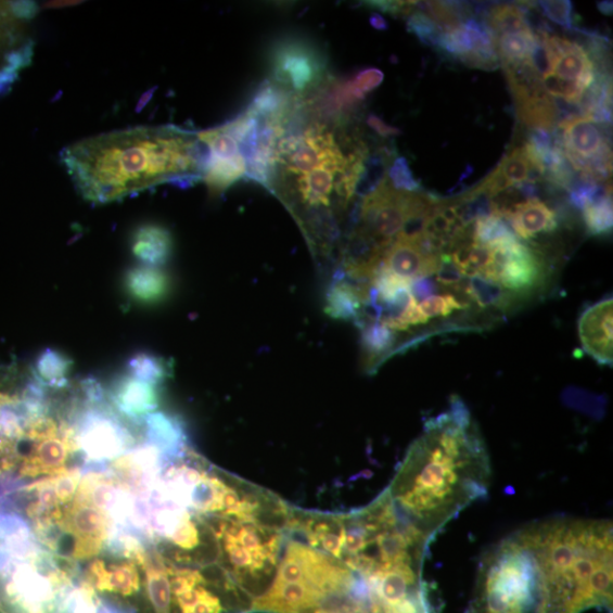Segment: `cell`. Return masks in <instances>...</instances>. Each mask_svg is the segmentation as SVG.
<instances>
[{
	"mask_svg": "<svg viewBox=\"0 0 613 613\" xmlns=\"http://www.w3.org/2000/svg\"><path fill=\"white\" fill-rule=\"evenodd\" d=\"M18 80V72L9 66L0 67V95H5Z\"/></svg>",
	"mask_w": 613,
	"mask_h": 613,
	"instance_id": "48",
	"label": "cell"
},
{
	"mask_svg": "<svg viewBox=\"0 0 613 613\" xmlns=\"http://www.w3.org/2000/svg\"><path fill=\"white\" fill-rule=\"evenodd\" d=\"M436 282L446 289L456 290L462 282L463 277L451 261L449 255L440 256V265L436 273Z\"/></svg>",
	"mask_w": 613,
	"mask_h": 613,
	"instance_id": "42",
	"label": "cell"
},
{
	"mask_svg": "<svg viewBox=\"0 0 613 613\" xmlns=\"http://www.w3.org/2000/svg\"><path fill=\"white\" fill-rule=\"evenodd\" d=\"M166 541L186 552L194 551L202 545V532L190 511L171 529Z\"/></svg>",
	"mask_w": 613,
	"mask_h": 613,
	"instance_id": "32",
	"label": "cell"
},
{
	"mask_svg": "<svg viewBox=\"0 0 613 613\" xmlns=\"http://www.w3.org/2000/svg\"><path fill=\"white\" fill-rule=\"evenodd\" d=\"M583 217L588 233L592 235L610 233L613 226L611 194L596 203L586 205L583 208Z\"/></svg>",
	"mask_w": 613,
	"mask_h": 613,
	"instance_id": "30",
	"label": "cell"
},
{
	"mask_svg": "<svg viewBox=\"0 0 613 613\" xmlns=\"http://www.w3.org/2000/svg\"><path fill=\"white\" fill-rule=\"evenodd\" d=\"M127 370L129 376L157 386L169 376L171 367L159 357L141 353L128 361Z\"/></svg>",
	"mask_w": 613,
	"mask_h": 613,
	"instance_id": "26",
	"label": "cell"
},
{
	"mask_svg": "<svg viewBox=\"0 0 613 613\" xmlns=\"http://www.w3.org/2000/svg\"><path fill=\"white\" fill-rule=\"evenodd\" d=\"M612 586L611 521L551 519L484 554L465 613H583L611 606Z\"/></svg>",
	"mask_w": 613,
	"mask_h": 613,
	"instance_id": "1",
	"label": "cell"
},
{
	"mask_svg": "<svg viewBox=\"0 0 613 613\" xmlns=\"http://www.w3.org/2000/svg\"><path fill=\"white\" fill-rule=\"evenodd\" d=\"M370 23L375 30L386 31L388 29L387 21L380 13H373L370 17Z\"/></svg>",
	"mask_w": 613,
	"mask_h": 613,
	"instance_id": "50",
	"label": "cell"
},
{
	"mask_svg": "<svg viewBox=\"0 0 613 613\" xmlns=\"http://www.w3.org/2000/svg\"><path fill=\"white\" fill-rule=\"evenodd\" d=\"M131 251L144 266L161 267L174 252V239L161 226H142L132 235Z\"/></svg>",
	"mask_w": 613,
	"mask_h": 613,
	"instance_id": "20",
	"label": "cell"
},
{
	"mask_svg": "<svg viewBox=\"0 0 613 613\" xmlns=\"http://www.w3.org/2000/svg\"><path fill=\"white\" fill-rule=\"evenodd\" d=\"M542 86L550 97L577 105H579L585 92L576 81L561 79L554 76L553 73L542 78Z\"/></svg>",
	"mask_w": 613,
	"mask_h": 613,
	"instance_id": "36",
	"label": "cell"
},
{
	"mask_svg": "<svg viewBox=\"0 0 613 613\" xmlns=\"http://www.w3.org/2000/svg\"><path fill=\"white\" fill-rule=\"evenodd\" d=\"M73 361L64 354L46 349L35 365L36 380L48 387L61 388L67 385Z\"/></svg>",
	"mask_w": 613,
	"mask_h": 613,
	"instance_id": "25",
	"label": "cell"
},
{
	"mask_svg": "<svg viewBox=\"0 0 613 613\" xmlns=\"http://www.w3.org/2000/svg\"><path fill=\"white\" fill-rule=\"evenodd\" d=\"M125 286L131 299L144 306H154L169 296L171 282L161 267L139 266L127 273Z\"/></svg>",
	"mask_w": 613,
	"mask_h": 613,
	"instance_id": "18",
	"label": "cell"
},
{
	"mask_svg": "<svg viewBox=\"0 0 613 613\" xmlns=\"http://www.w3.org/2000/svg\"><path fill=\"white\" fill-rule=\"evenodd\" d=\"M26 436V435H24ZM33 451L23 459L21 474L28 477L55 476L68 469V456L77 452L75 435L71 426L62 425L56 431L40 437H29Z\"/></svg>",
	"mask_w": 613,
	"mask_h": 613,
	"instance_id": "10",
	"label": "cell"
},
{
	"mask_svg": "<svg viewBox=\"0 0 613 613\" xmlns=\"http://www.w3.org/2000/svg\"><path fill=\"white\" fill-rule=\"evenodd\" d=\"M146 443L156 447L167 461H176L188 452L187 436L175 417L153 412L145 417Z\"/></svg>",
	"mask_w": 613,
	"mask_h": 613,
	"instance_id": "17",
	"label": "cell"
},
{
	"mask_svg": "<svg viewBox=\"0 0 613 613\" xmlns=\"http://www.w3.org/2000/svg\"><path fill=\"white\" fill-rule=\"evenodd\" d=\"M62 511L60 523L66 535L75 542L73 559L86 560L100 553L112 528V521L100 509L72 502Z\"/></svg>",
	"mask_w": 613,
	"mask_h": 613,
	"instance_id": "9",
	"label": "cell"
},
{
	"mask_svg": "<svg viewBox=\"0 0 613 613\" xmlns=\"http://www.w3.org/2000/svg\"><path fill=\"white\" fill-rule=\"evenodd\" d=\"M81 2H49L44 4L46 9H63L68 7H76Z\"/></svg>",
	"mask_w": 613,
	"mask_h": 613,
	"instance_id": "52",
	"label": "cell"
},
{
	"mask_svg": "<svg viewBox=\"0 0 613 613\" xmlns=\"http://www.w3.org/2000/svg\"><path fill=\"white\" fill-rule=\"evenodd\" d=\"M422 312L431 320L434 317H447L456 310L465 308L452 293L432 296L420 304Z\"/></svg>",
	"mask_w": 613,
	"mask_h": 613,
	"instance_id": "38",
	"label": "cell"
},
{
	"mask_svg": "<svg viewBox=\"0 0 613 613\" xmlns=\"http://www.w3.org/2000/svg\"><path fill=\"white\" fill-rule=\"evenodd\" d=\"M271 73L276 85L288 90L305 92L325 78L327 61L318 49L304 39L285 38L272 48Z\"/></svg>",
	"mask_w": 613,
	"mask_h": 613,
	"instance_id": "8",
	"label": "cell"
},
{
	"mask_svg": "<svg viewBox=\"0 0 613 613\" xmlns=\"http://www.w3.org/2000/svg\"><path fill=\"white\" fill-rule=\"evenodd\" d=\"M612 298L587 308L580 316L578 333L583 349L601 365L612 366Z\"/></svg>",
	"mask_w": 613,
	"mask_h": 613,
	"instance_id": "13",
	"label": "cell"
},
{
	"mask_svg": "<svg viewBox=\"0 0 613 613\" xmlns=\"http://www.w3.org/2000/svg\"><path fill=\"white\" fill-rule=\"evenodd\" d=\"M54 477V486L59 502L66 506L75 500L82 477L80 469L67 470Z\"/></svg>",
	"mask_w": 613,
	"mask_h": 613,
	"instance_id": "37",
	"label": "cell"
},
{
	"mask_svg": "<svg viewBox=\"0 0 613 613\" xmlns=\"http://www.w3.org/2000/svg\"><path fill=\"white\" fill-rule=\"evenodd\" d=\"M304 613H370L365 604L353 597L331 599Z\"/></svg>",
	"mask_w": 613,
	"mask_h": 613,
	"instance_id": "41",
	"label": "cell"
},
{
	"mask_svg": "<svg viewBox=\"0 0 613 613\" xmlns=\"http://www.w3.org/2000/svg\"><path fill=\"white\" fill-rule=\"evenodd\" d=\"M520 120L531 130L554 131L557 123L562 122L554 100L546 91L518 101Z\"/></svg>",
	"mask_w": 613,
	"mask_h": 613,
	"instance_id": "22",
	"label": "cell"
},
{
	"mask_svg": "<svg viewBox=\"0 0 613 613\" xmlns=\"http://www.w3.org/2000/svg\"><path fill=\"white\" fill-rule=\"evenodd\" d=\"M532 169L525 145H522L510 151L496 170L510 187H514L528 182Z\"/></svg>",
	"mask_w": 613,
	"mask_h": 613,
	"instance_id": "29",
	"label": "cell"
},
{
	"mask_svg": "<svg viewBox=\"0 0 613 613\" xmlns=\"http://www.w3.org/2000/svg\"><path fill=\"white\" fill-rule=\"evenodd\" d=\"M598 9L604 15H612L613 12L612 2H600L598 3Z\"/></svg>",
	"mask_w": 613,
	"mask_h": 613,
	"instance_id": "53",
	"label": "cell"
},
{
	"mask_svg": "<svg viewBox=\"0 0 613 613\" xmlns=\"http://www.w3.org/2000/svg\"><path fill=\"white\" fill-rule=\"evenodd\" d=\"M95 611L97 613H130L120 605L100 598H98Z\"/></svg>",
	"mask_w": 613,
	"mask_h": 613,
	"instance_id": "49",
	"label": "cell"
},
{
	"mask_svg": "<svg viewBox=\"0 0 613 613\" xmlns=\"http://www.w3.org/2000/svg\"><path fill=\"white\" fill-rule=\"evenodd\" d=\"M389 154L386 150L374 154L371 158L366 159L362 175L356 188V194L366 197L367 194L373 192L385 179V171Z\"/></svg>",
	"mask_w": 613,
	"mask_h": 613,
	"instance_id": "31",
	"label": "cell"
},
{
	"mask_svg": "<svg viewBox=\"0 0 613 613\" xmlns=\"http://www.w3.org/2000/svg\"><path fill=\"white\" fill-rule=\"evenodd\" d=\"M384 80L383 72L379 68H367L358 73L354 80L353 86L363 95L368 92L375 90Z\"/></svg>",
	"mask_w": 613,
	"mask_h": 613,
	"instance_id": "44",
	"label": "cell"
},
{
	"mask_svg": "<svg viewBox=\"0 0 613 613\" xmlns=\"http://www.w3.org/2000/svg\"><path fill=\"white\" fill-rule=\"evenodd\" d=\"M486 23L495 36L531 33L519 5H497L490 9Z\"/></svg>",
	"mask_w": 613,
	"mask_h": 613,
	"instance_id": "28",
	"label": "cell"
},
{
	"mask_svg": "<svg viewBox=\"0 0 613 613\" xmlns=\"http://www.w3.org/2000/svg\"><path fill=\"white\" fill-rule=\"evenodd\" d=\"M12 15L22 22L31 21L39 12V7L34 2H10Z\"/></svg>",
	"mask_w": 613,
	"mask_h": 613,
	"instance_id": "45",
	"label": "cell"
},
{
	"mask_svg": "<svg viewBox=\"0 0 613 613\" xmlns=\"http://www.w3.org/2000/svg\"><path fill=\"white\" fill-rule=\"evenodd\" d=\"M166 462L168 461L156 447L145 443L115 459L112 473L129 486L135 495H144L156 488Z\"/></svg>",
	"mask_w": 613,
	"mask_h": 613,
	"instance_id": "11",
	"label": "cell"
},
{
	"mask_svg": "<svg viewBox=\"0 0 613 613\" xmlns=\"http://www.w3.org/2000/svg\"><path fill=\"white\" fill-rule=\"evenodd\" d=\"M215 526L225 571L253 602L276 577L285 539L283 527L254 520H218Z\"/></svg>",
	"mask_w": 613,
	"mask_h": 613,
	"instance_id": "4",
	"label": "cell"
},
{
	"mask_svg": "<svg viewBox=\"0 0 613 613\" xmlns=\"http://www.w3.org/2000/svg\"><path fill=\"white\" fill-rule=\"evenodd\" d=\"M461 290L471 304L473 303L481 308H496L501 311H508L512 307L519 306L523 298L520 294L508 291L482 277H474L462 283Z\"/></svg>",
	"mask_w": 613,
	"mask_h": 613,
	"instance_id": "21",
	"label": "cell"
},
{
	"mask_svg": "<svg viewBox=\"0 0 613 613\" xmlns=\"http://www.w3.org/2000/svg\"><path fill=\"white\" fill-rule=\"evenodd\" d=\"M34 58V42L31 40L24 42L22 46L13 49L5 59L4 66H9L18 72L29 67Z\"/></svg>",
	"mask_w": 613,
	"mask_h": 613,
	"instance_id": "43",
	"label": "cell"
},
{
	"mask_svg": "<svg viewBox=\"0 0 613 613\" xmlns=\"http://www.w3.org/2000/svg\"><path fill=\"white\" fill-rule=\"evenodd\" d=\"M371 304V285L352 281L335 271L327 292L325 314L334 320L354 322Z\"/></svg>",
	"mask_w": 613,
	"mask_h": 613,
	"instance_id": "14",
	"label": "cell"
},
{
	"mask_svg": "<svg viewBox=\"0 0 613 613\" xmlns=\"http://www.w3.org/2000/svg\"><path fill=\"white\" fill-rule=\"evenodd\" d=\"M490 461L468 406L458 397L430 420L387 488L401 516L432 538L487 495Z\"/></svg>",
	"mask_w": 613,
	"mask_h": 613,
	"instance_id": "2",
	"label": "cell"
},
{
	"mask_svg": "<svg viewBox=\"0 0 613 613\" xmlns=\"http://www.w3.org/2000/svg\"><path fill=\"white\" fill-rule=\"evenodd\" d=\"M440 256L426 252L422 247V242H411L396 237L383 252L378 271L383 269L412 283L435 276L440 265Z\"/></svg>",
	"mask_w": 613,
	"mask_h": 613,
	"instance_id": "12",
	"label": "cell"
},
{
	"mask_svg": "<svg viewBox=\"0 0 613 613\" xmlns=\"http://www.w3.org/2000/svg\"><path fill=\"white\" fill-rule=\"evenodd\" d=\"M535 43L532 33L496 36L497 53L503 65L528 62Z\"/></svg>",
	"mask_w": 613,
	"mask_h": 613,
	"instance_id": "27",
	"label": "cell"
},
{
	"mask_svg": "<svg viewBox=\"0 0 613 613\" xmlns=\"http://www.w3.org/2000/svg\"><path fill=\"white\" fill-rule=\"evenodd\" d=\"M156 90H157V87H154V88L144 92L141 95L140 101L137 104V110H136L138 113L141 112L146 106V104H149L151 102Z\"/></svg>",
	"mask_w": 613,
	"mask_h": 613,
	"instance_id": "51",
	"label": "cell"
},
{
	"mask_svg": "<svg viewBox=\"0 0 613 613\" xmlns=\"http://www.w3.org/2000/svg\"><path fill=\"white\" fill-rule=\"evenodd\" d=\"M407 29L414 35L425 46L434 49L438 48L445 31L423 12H412L408 15Z\"/></svg>",
	"mask_w": 613,
	"mask_h": 613,
	"instance_id": "34",
	"label": "cell"
},
{
	"mask_svg": "<svg viewBox=\"0 0 613 613\" xmlns=\"http://www.w3.org/2000/svg\"><path fill=\"white\" fill-rule=\"evenodd\" d=\"M436 202L431 194L397 190L385 178L357 207L350 233L385 251L410 220L426 218Z\"/></svg>",
	"mask_w": 613,
	"mask_h": 613,
	"instance_id": "5",
	"label": "cell"
},
{
	"mask_svg": "<svg viewBox=\"0 0 613 613\" xmlns=\"http://www.w3.org/2000/svg\"><path fill=\"white\" fill-rule=\"evenodd\" d=\"M367 126L383 138L398 137L401 135L399 129L387 126L383 119L373 114L367 117Z\"/></svg>",
	"mask_w": 613,
	"mask_h": 613,
	"instance_id": "47",
	"label": "cell"
},
{
	"mask_svg": "<svg viewBox=\"0 0 613 613\" xmlns=\"http://www.w3.org/2000/svg\"><path fill=\"white\" fill-rule=\"evenodd\" d=\"M145 573L146 590L156 613H170L171 591L168 570L158 557L146 553L141 563Z\"/></svg>",
	"mask_w": 613,
	"mask_h": 613,
	"instance_id": "24",
	"label": "cell"
},
{
	"mask_svg": "<svg viewBox=\"0 0 613 613\" xmlns=\"http://www.w3.org/2000/svg\"><path fill=\"white\" fill-rule=\"evenodd\" d=\"M506 220L510 224L514 235L524 240L552 233L559 226L558 214L538 199L522 203Z\"/></svg>",
	"mask_w": 613,
	"mask_h": 613,
	"instance_id": "19",
	"label": "cell"
},
{
	"mask_svg": "<svg viewBox=\"0 0 613 613\" xmlns=\"http://www.w3.org/2000/svg\"><path fill=\"white\" fill-rule=\"evenodd\" d=\"M207 146L176 127H138L69 144L61 161L82 197L104 205L164 183L203 180Z\"/></svg>",
	"mask_w": 613,
	"mask_h": 613,
	"instance_id": "3",
	"label": "cell"
},
{
	"mask_svg": "<svg viewBox=\"0 0 613 613\" xmlns=\"http://www.w3.org/2000/svg\"><path fill=\"white\" fill-rule=\"evenodd\" d=\"M112 400L119 413L139 422L158 408L159 394L156 385L126 376L115 384Z\"/></svg>",
	"mask_w": 613,
	"mask_h": 613,
	"instance_id": "15",
	"label": "cell"
},
{
	"mask_svg": "<svg viewBox=\"0 0 613 613\" xmlns=\"http://www.w3.org/2000/svg\"><path fill=\"white\" fill-rule=\"evenodd\" d=\"M435 291H437L436 283L430 278L417 280L411 283V293L417 302H423L432 297Z\"/></svg>",
	"mask_w": 613,
	"mask_h": 613,
	"instance_id": "46",
	"label": "cell"
},
{
	"mask_svg": "<svg viewBox=\"0 0 613 613\" xmlns=\"http://www.w3.org/2000/svg\"><path fill=\"white\" fill-rule=\"evenodd\" d=\"M388 181L397 190L417 192L421 183L417 181L405 157H398L388 169Z\"/></svg>",
	"mask_w": 613,
	"mask_h": 613,
	"instance_id": "40",
	"label": "cell"
},
{
	"mask_svg": "<svg viewBox=\"0 0 613 613\" xmlns=\"http://www.w3.org/2000/svg\"><path fill=\"white\" fill-rule=\"evenodd\" d=\"M537 7L542 14L567 30L574 27V7L569 0H555V2H538Z\"/></svg>",
	"mask_w": 613,
	"mask_h": 613,
	"instance_id": "39",
	"label": "cell"
},
{
	"mask_svg": "<svg viewBox=\"0 0 613 613\" xmlns=\"http://www.w3.org/2000/svg\"><path fill=\"white\" fill-rule=\"evenodd\" d=\"M493 251L483 279L503 289L529 297L542 288L548 279V267L544 255L527 247L518 238L488 245Z\"/></svg>",
	"mask_w": 613,
	"mask_h": 613,
	"instance_id": "6",
	"label": "cell"
},
{
	"mask_svg": "<svg viewBox=\"0 0 613 613\" xmlns=\"http://www.w3.org/2000/svg\"><path fill=\"white\" fill-rule=\"evenodd\" d=\"M22 23L12 15L9 3H0V52L4 51L8 55L12 52L11 47L17 48L24 43L20 41L23 36Z\"/></svg>",
	"mask_w": 613,
	"mask_h": 613,
	"instance_id": "35",
	"label": "cell"
},
{
	"mask_svg": "<svg viewBox=\"0 0 613 613\" xmlns=\"http://www.w3.org/2000/svg\"><path fill=\"white\" fill-rule=\"evenodd\" d=\"M71 429L78 451L92 464L114 461L135 445L130 431L111 411L103 408L87 409Z\"/></svg>",
	"mask_w": 613,
	"mask_h": 613,
	"instance_id": "7",
	"label": "cell"
},
{
	"mask_svg": "<svg viewBox=\"0 0 613 613\" xmlns=\"http://www.w3.org/2000/svg\"><path fill=\"white\" fill-rule=\"evenodd\" d=\"M245 176V163L241 155L233 158H217L208 155L203 180L210 194L219 195Z\"/></svg>",
	"mask_w": 613,
	"mask_h": 613,
	"instance_id": "23",
	"label": "cell"
},
{
	"mask_svg": "<svg viewBox=\"0 0 613 613\" xmlns=\"http://www.w3.org/2000/svg\"><path fill=\"white\" fill-rule=\"evenodd\" d=\"M88 584L94 590L123 597H131L140 591V575L136 562L114 563L107 567L102 560H95L88 570Z\"/></svg>",
	"mask_w": 613,
	"mask_h": 613,
	"instance_id": "16",
	"label": "cell"
},
{
	"mask_svg": "<svg viewBox=\"0 0 613 613\" xmlns=\"http://www.w3.org/2000/svg\"><path fill=\"white\" fill-rule=\"evenodd\" d=\"M474 238L481 244L494 245L503 240L518 237L509 228L506 219L494 215L476 220L474 224Z\"/></svg>",
	"mask_w": 613,
	"mask_h": 613,
	"instance_id": "33",
	"label": "cell"
}]
</instances>
